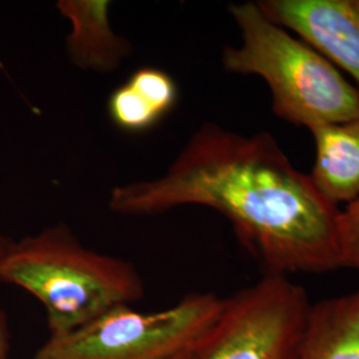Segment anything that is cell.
Wrapping results in <instances>:
<instances>
[{
    "instance_id": "1",
    "label": "cell",
    "mask_w": 359,
    "mask_h": 359,
    "mask_svg": "<svg viewBox=\"0 0 359 359\" xmlns=\"http://www.w3.org/2000/svg\"><path fill=\"white\" fill-rule=\"evenodd\" d=\"M185 205L221 213L266 274L342 268L341 209L322 197L269 132L246 136L204 123L163 176L116 187L109 197V209L128 216Z\"/></svg>"
},
{
    "instance_id": "2",
    "label": "cell",
    "mask_w": 359,
    "mask_h": 359,
    "mask_svg": "<svg viewBox=\"0 0 359 359\" xmlns=\"http://www.w3.org/2000/svg\"><path fill=\"white\" fill-rule=\"evenodd\" d=\"M0 280L38 298L50 337L72 333L144 295L132 262L90 250L63 224L13 241L0 262Z\"/></svg>"
},
{
    "instance_id": "3",
    "label": "cell",
    "mask_w": 359,
    "mask_h": 359,
    "mask_svg": "<svg viewBox=\"0 0 359 359\" xmlns=\"http://www.w3.org/2000/svg\"><path fill=\"white\" fill-rule=\"evenodd\" d=\"M241 31L238 47L222 52L225 71L262 77L274 115L311 129L359 116V90L325 56L290 35L258 8L256 1L231 4Z\"/></svg>"
},
{
    "instance_id": "4",
    "label": "cell",
    "mask_w": 359,
    "mask_h": 359,
    "mask_svg": "<svg viewBox=\"0 0 359 359\" xmlns=\"http://www.w3.org/2000/svg\"><path fill=\"white\" fill-rule=\"evenodd\" d=\"M224 301L213 293H193L152 313L118 306L72 333L50 337L34 359L177 358L198 347Z\"/></svg>"
},
{
    "instance_id": "5",
    "label": "cell",
    "mask_w": 359,
    "mask_h": 359,
    "mask_svg": "<svg viewBox=\"0 0 359 359\" xmlns=\"http://www.w3.org/2000/svg\"><path fill=\"white\" fill-rule=\"evenodd\" d=\"M310 308L301 286L266 274L225 298L196 359H297Z\"/></svg>"
},
{
    "instance_id": "6",
    "label": "cell",
    "mask_w": 359,
    "mask_h": 359,
    "mask_svg": "<svg viewBox=\"0 0 359 359\" xmlns=\"http://www.w3.org/2000/svg\"><path fill=\"white\" fill-rule=\"evenodd\" d=\"M258 8L359 83V0H261Z\"/></svg>"
},
{
    "instance_id": "7",
    "label": "cell",
    "mask_w": 359,
    "mask_h": 359,
    "mask_svg": "<svg viewBox=\"0 0 359 359\" xmlns=\"http://www.w3.org/2000/svg\"><path fill=\"white\" fill-rule=\"evenodd\" d=\"M57 11L71 23L65 44L71 63L84 71L107 74L128 57L132 46L111 26V1L60 0Z\"/></svg>"
},
{
    "instance_id": "8",
    "label": "cell",
    "mask_w": 359,
    "mask_h": 359,
    "mask_svg": "<svg viewBox=\"0 0 359 359\" xmlns=\"http://www.w3.org/2000/svg\"><path fill=\"white\" fill-rule=\"evenodd\" d=\"M310 132L316 160L309 176L317 191L335 206L359 200V116Z\"/></svg>"
},
{
    "instance_id": "9",
    "label": "cell",
    "mask_w": 359,
    "mask_h": 359,
    "mask_svg": "<svg viewBox=\"0 0 359 359\" xmlns=\"http://www.w3.org/2000/svg\"><path fill=\"white\" fill-rule=\"evenodd\" d=\"M297 359H359V289L311 305Z\"/></svg>"
},
{
    "instance_id": "10",
    "label": "cell",
    "mask_w": 359,
    "mask_h": 359,
    "mask_svg": "<svg viewBox=\"0 0 359 359\" xmlns=\"http://www.w3.org/2000/svg\"><path fill=\"white\" fill-rule=\"evenodd\" d=\"M108 115L117 128L126 133H144L163 118L127 83L117 87L108 99Z\"/></svg>"
},
{
    "instance_id": "11",
    "label": "cell",
    "mask_w": 359,
    "mask_h": 359,
    "mask_svg": "<svg viewBox=\"0 0 359 359\" xmlns=\"http://www.w3.org/2000/svg\"><path fill=\"white\" fill-rule=\"evenodd\" d=\"M127 84L149 104L161 118L169 115L179 102V87L167 71L142 67L127 80Z\"/></svg>"
},
{
    "instance_id": "12",
    "label": "cell",
    "mask_w": 359,
    "mask_h": 359,
    "mask_svg": "<svg viewBox=\"0 0 359 359\" xmlns=\"http://www.w3.org/2000/svg\"><path fill=\"white\" fill-rule=\"evenodd\" d=\"M338 240L342 268L359 270V200L339 210Z\"/></svg>"
},
{
    "instance_id": "13",
    "label": "cell",
    "mask_w": 359,
    "mask_h": 359,
    "mask_svg": "<svg viewBox=\"0 0 359 359\" xmlns=\"http://www.w3.org/2000/svg\"><path fill=\"white\" fill-rule=\"evenodd\" d=\"M11 351V332L7 314L0 308V359L10 358Z\"/></svg>"
},
{
    "instance_id": "14",
    "label": "cell",
    "mask_w": 359,
    "mask_h": 359,
    "mask_svg": "<svg viewBox=\"0 0 359 359\" xmlns=\"http://www.w3.org/2000/svg\"><path fill=\"white\" fill-rule=\"evenodd\" d=\"M13 243V240H10V238H7V237H4V236H0V262H1V259L7 255V252L10 250Z\"/></svg>"
},
{
    "instance_id": "15",
    "label": "cell",
    "mask_w": 359,
    "mask_h": 359,
    "mask_svg": "<svg viewBox=\"0 0 359 359\" xmlns=\"http://www.w3.org/2000/svg\"><path fill=\"white\" fill-rule=\"evenodd\" d=\"M196 350H197V348H196ZM196 350H193L191 353H187V354H184V355H180V357L175 359H196Z\"/></svg>"
}]
</instances>
